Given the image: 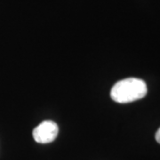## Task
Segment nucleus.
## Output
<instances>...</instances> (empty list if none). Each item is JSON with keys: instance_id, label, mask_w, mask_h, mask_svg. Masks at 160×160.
Segmentation results:
<instances>
[{"instance_id": "obj_2", "label": "nucleus", "mask_w": 160, "mask_h": 160, "mask_svg": "<svg viewBox=\"0 0 160 160\" xmlns=\"http://www.w3.org/2000/svg\"><path fill=\"white\" fill-rule=\"evenodd\" d=\"M59 127L52 120H45L33 130V138L38 143H50L53 142L58 135Z\"/></svg>"}, {"instance_id": "obj_3", "label": "nucleus", "mask_w": 160, "mask_h": 160, "mask_svg": "<svg viewBox=\"0 0 160 160\" xmlns=\"http://www.w3.org/2000/svg\"><path fill=\"white\" fill-rule=\"evenodd\" d=\"M155 139H156V141L158 142L160 144V128L156 132V135H155Z\"/></svg>"}, {"instance_id": "obj_1", "label": "nucleus", "mask_w": 160, "mask_h": 160, "mask_svg": "<svg viewBox=\"0 0 160 160\" xmlns=\"http://www.w3.org/2000/svg\"><path fill=\"white\" fill-rule=\"evenodd\" d=\"M147 92V85L142 79L128 78L115 84L110 91V97L116 102H132L145 97Z\"/></svg>"}]
</instances>
